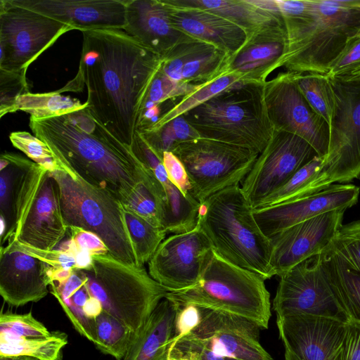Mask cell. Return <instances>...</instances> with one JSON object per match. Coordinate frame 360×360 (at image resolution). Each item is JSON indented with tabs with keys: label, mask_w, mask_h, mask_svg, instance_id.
<instances>
[{
	"label": "cell",
	"mask_w": 360,
	"mask_h": 360,
	"mask_svg": "<svg viewBox=\"0 0 360 360\" xmlns=\"http://www.w3.org/2000/svg\"><path fill=\"white\" fill-rule=\"evenodd\" d=\"M176 309L172 301L162 299L135 333L122 360H167Z\"/></svg>",
	"instance_id": "29"
},
{
	"label": "cell",
	"mask_w": 360,
	"mask_h": 360,
	"mask_svg": "<svg viewBox=\"0 0 360 360\" xmlns=\"http://www.w3.org/2000/svg\"><path fill=\"white\" fill-rule=\"evenodd\" d=\"M167 360H226L209 350L201 342L184 337L170 342Z\"/></svg>",
	"instance_id": "47"
},
{
	"label": "cell",
	"mask_w": 360,
	"mask_h": 360,
	"mask_svg": "<svg viewBox=\"0 0 360 360\" xmlns=\"http://www.w3.org/2000/svg\"><path fill=\"white\" fill-rule=\"evenodd\" d=\"M139 134L162 158L165 152H172L176 145L200 137L183 115L172 120L155 132Z\"/></svg>",
	"instance_id": "40"
},
{
	"label": "cell",
	"mask_w": 360,
	"mask_h": 360,
	"mask_svg": "<svg viewBox=\"0 0 360 360\" xmlns=\"http://www.w3.org/2000/svg\"><path fill=\"white\" fill-rule=\"evenodd\" d=\"M174 336L171 342L185 337L195 329L202 321V309L195 304L176 306Z\"/></svg>",
	"instance_id": "49"
},
{
	"label": "cell",
	"mask_w": 360,
	"mask_h": 360,
	"mask_svg": "<svg viewBox=\"0 0 360 360\" xmlns=\"http://www.w3.org/2000/svg\"><path fill=\"white\" fill-rule=\"evenodd\" d=\"M360 64V30L350 37L344 49L329 67L327 75L339 77Z\"/></svg>",
	"instance_id": "48"
},
{
	"label": "cell",
	"mask_w": 360,
	"mask_h": 360,
	"mask_svg": "<svg viewBox=\"0 0 360 360\" xmlns=\"http://www.w3.org/2000/svg\"><path fill=\"white\" fill-rule=\"evenodd\" d=\"M86 103L69 96H64L57 90L55 91L22 95L17 101L16 110L30 115V118L46 119L63 115L80 110Z\"/></svg>",
	"instance_id": "36"
},
{
	"label": "cell",
	"mask_w": 360,
	"mask_h": 360,
	"mask_svg": "<svg viewBox=\"0 0 360 360\" xmlns=\"http://www.w3.org/2000/svg\"><path fill=\"white\" fill-rule=\"evenodd\" d=\"M214 249L197 224L193 230L166 238L148 262L150 276L168 292L196 285Z\"/></svg>",
	"instance_id": "15"
},
{
	"label": "cell",
	"mask_w": 360,
	"mask_h": 360,
	"mask_svg": "<svg viewBox=\"0 0 360 360\" xmlns=\"http://www.w3.org/2000/svg\"><path fill=\"white\" fill-rule=\"evenodd\" d=\"M285 360H300L292 353L287 349H285Z\"/></svg>",
	"instance_id": "55"
},
{
	"label": "cell",
	"mask_w": 360,
	"mask_h": 360,
	"mask_svg": "<svg viewBox=\"0 0 360 360\" xmlns=\"http://www.w3.org/2000/svg\"><path fill=\"white\" fill-rule=\"evenodd\" d=\"M341 360H360V322L349 320L342 349Z\"/></svg>",
	"instance_id": "52"
},
{
	"label": "cell",
	"mask_w": 360,
	"mask_h": 360,
	"mask_svg": "<svg viewBox=\"0 0 360 360\" xmlns=\"http://www.w3.org/2000/svg\"><path fill=\"white\" fill-rule=\"evenodd\" d=\"M263 101L274 131L297 135L307 141L317 155L328 149L330 129L309 104L290 72H281L262 85Z\"/></svg>",
	"instance_id": "12"
},
{
	"label": "cell",
	"mask_w": 360,
	"mask_h": 360,
	"mask_svg": "<svg viewBox=\"0 0 360 360\" xmlns=\"http://www.w3.org/2000/svg\"><path fill=\"white\" fill-rule=\"evenodd\" d=\"M330 248L351 269L360 274V220L342 225Z\"/></svg>",
	"instance_id": "42"
},
{
	"label": "cell",
	"mask_w": 360,
	"mask_h": 360,
	"mask_svg": "<svg viewBox=\"0 0 360 360\" xmlns=\"http://www.w3.org/2000/svg\"><path fill=\"white\" fill-rule=\"evenodd\" d=\"M323 160L324 157H314L284 185L264 200L257 208L278 205L314 193V184L322 168Z\"/></svg>",
	"instance_id": "39"
},
{
	"label": "cell",
	"mask_w": 360,
	"mask_h": 360,
	"mask_svg": "<svg viewBox=\"0 0 360 360\" xmlns=\"http://www.w3.org/2000/svg\"><path fill=\"white\" fill-rule=\"evenodd\" d=\"M134 335L122 322L104 311L96 319L95 346L117 360L123 359Z\"/></svg>",
	"instance_id": "38"
},
{
	"label": "cell",
	"mask_w": 360,
	"mask_h": 360,
	"mask_svg": "<svg viewBox=\"0 0 360 360\" xmlns=\"http://www.w3.org/2000/svg\"><path fill=\"white\" fill-rule=\"evenodd\" d=\"M206 8L244 29L249 37L266 28L283 23L281 15L261 9L248 0H185ZM248 37V38H249Z\"/></svg>",
	"instance_id": "31"
},
{
	"label": "cell",
	"mask_w": 360,
	"mask_h": 360,
	"mask_svg": "<svg viewBox=\"0 0 360 360\" xmlns=\"http://www.w3.org/2000/svg\"><path fill=\"white\" fill-rule=\"evenodd\" d=\"M285 349L300 360H341L347 322L335 318L293 314L277 317Z\"/></svg>",
	"instance_id": "18"
},
{
	"label": "cell",
	"mask_w": 360,
	"mask_h": 360,
	"mask_svg": "<svg viewBox=\"0 0 360 360\" xmlns=\"http://www.w3.org/2000/svg\"><path fill=\"white\" fill-rule=\"evenodd\" d=\"M91 295L103 311L136 333L168 291L144 266H131L110 253L92 256L90 265L78 269Z\"/></svg>",
	"instance_id": "8"
},
{
	"label": "cell",
	"mask_w": 360,
	"mask_h": 360,
	"mask_svg": "<svg viewBox=\"0 0 360 360\" xmlns=\"http://www.w3.org/2000/svg\"><path fill=\"white\" fill-rule=\"evenodd\" d=\"M287 48L284 22L266 28L248 38L231 58L229 71L240 75L247 84H263L272 72L283 67Z\"/></svg>",
	"instance_id": "27"
},
{
	"label": "cell",
	"mask_w": 360,
	"mask_h": 360,
	"mask_svg": "<svg viewBox=\"0 0 360 360\" xmlns=\"http://www.w3.org/2000/svg\"><path fill=\"white\" fill-rule=\"evenodd\" d=\"M124 31L162 58L193 37L172 24L163 0H127Z\"/></svg>",
	"instance_id": "26"
},
{
	"label": "cell",
	"mask_w": 360,
	"mask_h": 360,
	"mask_svg": "<svg viewBox=\"0 0 360 360\" xmlns=\"http://www.w3.org/2000/svg\"><path fill=\"white\" fill-rule=\"evenodd\" d=\"M279 277L273 301L277 317L310 314L349 321L328 285L321 254L304 260Z\"/></svg>",
	"instance_id": "14"
},
{
	"label": "cell",
	"mask_w": 360,
	"mask_h": 360,
	"mask_svg": "<svg viewBox=\"0 0 360 360\" xmlns=\"http://www.w3.org/2000/svg\"><path fill=\"white\" fill-rule=\"evenodd\" d=\"M76 76L58 91L86 88V108L113 136L131 146L162 58L123 30L82 32Z\"/></svg>",
	"instance_id": "1"
},
{
	"label": "cell",
	"mask_w": 360,
	"mask_h": 360,
	"mask_svg": "<svg viewBox=\"0 0 360 360\" xmlns=\"http://www.w3.org/2000/svg\"><path fill=\"white\" fill-rule=\"evenodd\" d=\"M55 269L10 245L0 251V294L8 304L20 307L45 297Z\"/></svg>",
	"instance_id": "22"
},
{
	"label": "cell",
	"mask_w": 360,
	"mask_h": 360,
	"mask_svg": "<svg viewBox=\"0 0 360 360\" xmlns=\"http://www.w3.org/2000/svg\"><path fill=\"white\" fill-rule=\"evenodd\" d=\"M173 26L193 38L212 43L231 58L247 43L246 31L233 22L185 0H163Z\"/></svg>",
	"instance_id": "23"
},
{
	"label": "cell",
	"mask_w": 360,
	"mask_h": 360,
	"mask_svg": "<svg viewBox=\"0 0 360 360\" xmlns=\"http://www.w3.org/2000/svg\"><path fill=\"white\" fill-rule=\"evenodd\" d=\"M68 344V336L53 331L46 338H0V356H27L39 360H61L63 349Z\"/></svg>",
	"instance_id": "35"
},
{
	"label": "cell",
	"mask_w": 360,
	"mask_h": 360,
	"mask_svg": "<svg viewBox=\"0 0 360 360\" xmlns=\"http://www.w3.org/2000/svg\"><path fill=\"white\" fill-rule=\"evenodd\" d=\"M82 32L101 29L124 30L127 0H11Z\"/></svg>",
	"instance_id": "21"
},
{
	"label": "cell",
	"mask_w": 360,
	"mask_h": 360,
	"mask_svg": "<svg viewBox=\"0 0 360 360\" xmlns=\"http://www.w3.org/2000/svg\"><path fill=\"white\" fill-rule=\"evenodd\" d=\"M282 18L288 40L283 67L327 75L348 39L360 30V1L310 0L306 14Z\"/></svg>",
	"instance_id": "3"
},
{
	"label": "cell",
	"mask_w": 360,
	"mask_h": 360,
	"mask_svg": "<svg viewBox=\"0 0 360 360\" xmlns=\"http://www.w3.org/2000/svg\"><path fill=\"white\" fill-rule=\"evenodd\" d=\"M131 148L148 174L154 176L162 186L169 181L163 165L162 158L155 152L138 131L135 134Z\"/></svg>",
	"instance_id": "46"
},
{
	"label": "cell",
	"mask_w": 360,
	"mask_h": 360,
	"mask_svg": "<svg viewBox=\"0 0 360 360\" xmlns=\"http://www.w3.org/2000/svg\"><path fill=\"white\" fill-rule=\"evenodd\" d=\"M262 85L238 84L183 116L202 138L259 154L274 133L265 109Z\"/></svg>",
	"instance_id": "5"
},
{
	"label": "cell",
	"mask_w": 360,
	"mask_h": 360,
	"mask_svg": "<svg viewBox=\"0 0 360 360\" xmlns=\"http://www.w3.org/2000/svg\"><path fill=\"white\" fill-rule=\"evenodd\" d=\"M162 162L169 181L186 196L195 199L188 174L181 161L172 152H165Z\"/></svg>",
	"instance_id": "50"
},
{
	"label": "cell",
	"mask_w": 360,
	"mask_h": 360,
	"mask_svg": "<svg viewBox=\"0 0 360 360\" xmlns=\"http://www.w3.org/2000/svg\"><path fill=\"white\" fill-rule=\"evenodd\" d=\"M172 152L184 165L193 195L200 204L224 188L239 185L259 155L247 148L202 137L181 143Z\"/></svg>",
	"instance_id": "9"
},
{
	"label": "cell",
	"mask_w": 360,
	"mask_h": 360,
	"mask_svg": "<svg viewBox=\"0 0 360 360\" xmlns=\"http://www.w3.org/2000/svg\"><path fill=\"white\" fill-rule=\"evenodd\" d=\"M231 60L214 44L191 38L162 58L160 71L176 82L201 86L229 72Z\"/></svg>",
	"instance_id": "24"
},
{
	"label": "cell",
	"mask_w": 360,
	"mask_h": 360,
	"mask_svg": "<svg viewBox=\"0 0 360 360\" xmlns=\"http://www.w3.org/2000/svg\"><path fill=\"white\" fill-rule=\"evenodd\" d=\"M58 188L64 221L97 235L109 253L131 266L138 264L127 226L122 203L111 193L92 186L59 165L49 172Z\"/></svg>",
	"instance_id": "7"
},
{
	"label": "cell",
	"mask_w": 360,
	"mask_h": 360,
	"mask_svg": "<svg viewBox=\"0 0 360 360\" xmlns=\"http://www.w3.org/2000/svg\"><path fill=\"white\" fill-rule=\"evenodd\" d=\"M70 238L76 250L91 255L109 253L103 241L95 233L78 227H70Z\"/></svg>",
	"instance_id": "51"
},
{
	"label": "cell",
	"mask_w": 360,
	"mask_h": 360,
	"mask_svg": "<svg viewBox=\"0 0 360 360\" xmlns=\"http://www.w3.org/2000/svg\"><path fill=\"white\" fill-rule=\"evenodd\" d=\"M360 188L352 184H334L304 197L253 210L263 233L271 238L283 230L319 214L345 210L356 204Z\"/></svg>",
	"instance_id": "20"
},
{
	"label": "cell",
	"mask_w": 360,
	"mask_h": 360,
	"mask_svg": "<svg viewBox=\"0 0 360 360\" xmlns=\"http://www.w3.org/2000/svg\"><path fill=\"white\" fill-rule=\"evenodd\" d=\"M75 30L35 11L0 1V70H27L65 33Z\"/></svg>",
	"instance_id": "11"
},
{
	"label": "cell",
	"mask_w": 360,
	"mask_h": 360,
	"mask_svg": "<svg viewBox=\"0 0 360 360\" xmlns=\"http://www.w3.org/2000/svg\"><path fill=\"white\" fill-rule=\"evenodd\" d=\"M123 212L127 226L134 246L139 266L148 263L167 233L165 229L156 226L127 206Z\"/></svg>",
	"instance_id": "37"
},
{
	"label": "cell",
	"mask_w": 360,
	"mask_h": 360,
	"mask_svg": "<svg viewBox=\"0 0 360 360\" xmlns=\"http://www.w3.org/2000/svg\"><path fill=\"white\" fill-rule=\"evenodd\" d=\"M51 333L31 311L25 314L1 312L0 314V338H46Z\"/></svg>",
	"instance_id": "41"
},
{
	"label": "cell",
	"mask_w": 360,
	"mask_h": 360,
	"mask_svg": "<svg viewBox=\"0 0 360 360\" xmlns=\"http://www.w3.org/2000/svg\"><path fill=\"white\" fill-rule=\"evenodd\" d=\"M316 155L315 150L302 138L274 131L241 182V190L250 207L257 208Z\"/></svg>",
	"instance_id": "13"
},
{
	"label": "cell",
	"mask_w": 360,
	"mask_h": 360,
	"mask_svg": "<svg viewBox=\"0 0 360 360\" xmlns=\"http://www.w3.org/2000/svg\"><path fill=\"white\" fill-rule=\"evenodd\" d=\"M240 83L247 84L240 75L234 72H228L220 77L201 86L190 94L182 97L179 102L163 112L155 123L139 128L137 131L141 134L155 132L176 117L184 115L187 112Z\"/></svg>",
	"instance_id": "32"
},
{
	"label": "cell",
	"mask_w": 360,
	"mask_h": 360,
	"mask_svg": "<svg viewBox=\"0 0 360 360\" xmlns=\"http://www.w3.org/2000/svg\"><path fill=\"white\" fill-rule=\"evenodd\" d=\"M202 321L185 337L201 342L215 355L236 360H273L259 342L260 328L230 314L202 308Z\"/></svg>",
	"instance_id": "19"
},
{
	"label": "cell",
	"mask_w": 360,
	"mask_h": 360,
	"mask_svg": "<svg viewBox=\"0 0 360 360\" xmlns=\"http://www.w3.org/2000/svg\"><path fill=\"white\" fill-rule=\"evenodd\" d=\"M198 224L220 257L264 280L274 276L270 238L261 230L239 185L207 198L201 204Z\"/></svg>",
	"instance_id": "4"
},
{
	"label": "cell",
	"mask_w": 360,
	"mask_h": 360,
	"mask_svg": "<svg viewBox=\"0 0 360 360\" xmlns=\"http://www.w3.org/2000/svg\"><path fill=\"white\" fill-rule=\"evenodd\" d=\"M9 139L15 148L49 172L59 167L49 147L37 136L25 131H18L11 133Z\"/></svg>",
	"instance_id": "43"
},
{
	"label": "cell",
	"mask_w": 360,
	"mask_h": 360,
	"mask_svg": "<svg viewBox=\"0 0 360 360\" xmlns=\"http://www.w3.org/2000/svg\"><path fill=\"white\" fill-rule=\"evenodd\" d=\"M68 230L61 212L57 185L48 171L14 240L50 251L56 249Z\"/></svg>",
	"instance_id": "25"
},
{
	"label": "cell",
	"mask_w": 360,
	"mask_h": 360,
	"mask_svg": "<svg viewBox=\"0 0 360 360\" xmlns=\"http://www.w3.org/2000/svg\"><path fill=\"white\" fill-rule=\"evenodd\" d=\"M0 360H39L27 356H0Z\"/></svg>",
	"instance_id": "54"
},
{
	"label": "cell",
	"mask_w": 360,
	"mask_h": 360,
	"mask_svg": "<svg viewBox=\"0 0 360 360\" xmlns=\"http://www.w3.org/2000/svg\"><path fill=\"white\" fill-rule=\"evenodd\" d=\"M165 198L162 205L161 224L167 233H182L198 224L201 204L186 196L170 181L163 185Z\"/></svg>",
	"instance_id": "33"
},
{
	"label": "cell",
	"mask_w": 360,
	"mask_h": 360,
	"mask_svg": "<svg viewBox=\"0 0 360 360\" xmlns=\"http://www.w3.org/2000/svg\"><path fill=\"white\" fill-rule=\"evenodd\" d=\"M345 210L319 214L270 238V264L281 276L304 260L321 254L342 226Z\"/></svg>",
	"instance_id": "17"
},
{
	"label": "cell",
	"mask_w": 360,
	"mask_h": 360,
	"mask_svg": "<svg viewBox=\"0 0 360 360\" xmlns=\"http://www.w3.org/2000/svg\"><path fill=\"white\" fill-rule=\"evenodd\" d=\"M260 275L235 265L214 251L199 282L165 298L176 306L188 304L237 316L268 328L271 317L270 294Z\"/></svg>",
	"instance_id": "6"
},
{
	"label": "cell",
	"mask_w": 360,
	"mask_h": 360,
	"mask_svg": "<svg viewBox=\"0 0 360 360\" xmlns=\"http://www.w3.org/2000/svg\"><path fill=\"white\" fill-rule=\"evenodd\" d=\"M27 70L6 71L0 70V117L17 111L18 99L30 93Z\"/></svg>",
	"instance_id": "44"
},
{
	"label": "cell",
	"mask_w": 360,
	"mask_h": 360,
	"mask_svg": "<svg viewBox=\"0 0 360 360\" xmlns=\"http://www.w3.org/2000/svg\"><path fill=\"white\" fill-rule=\"evenodd\" d=\"M226 360H236V359H229V358H225Z\"/></svg>",
	"instance_id": "56"
},
{
	"label": "cell",
	"mask_w": 360,
	"mask_h": 360,
	"mask_svg": "<svg viewBox=\"0 0 360 360\" xmlns=\"http://www.w3.org/2000/svg\"><path fill=\"white\" fill-rule=\"evenodd\" d=\"M48 171L18 154L0 158L1 244L13 241Z\"/></svg>",
	"instance_id": "16"
},
{
	"label": "cell",
	"mask_w": 360,
	"mask_h": 360,
	"mask_svg": "<svg viewBox=\"0 0 360 360\" xmlns=\"http://www.w3.org/2000/svg\"><path fill=\"white\" fill-rule=\"evenodd\" d=\"M294 80L309 104L329 126L336 111V98L330 78L324 74L292 72Z\"/></svg>",
	"instance_id": "34"
},
{
	"label": "cell",
	"mask_w": 360,
	"mask_h": 360,
	"mask_svg": "<svg viewBox=\"0 0 360 360\" xmlns=\"http://www.w3.org/2000/svg\"><path fill=\"white\" fill-rule=\"evenodd\" d=\"M49 287L75 330L94 344L96 319L103 308L91 295L80 271L74 269L56 272Z\"/></svg>",
	"instance_id": "28"
},
{
	"label": "cell",
	"mask_w": 360,
	"mask_h": 360,
	"mask_svg": "<svg viewBox=\"0 0 360 360\" xmlns=\"http://www.w3.org/2000/svg\"><path fill=\"white\" fill-rule=\"evenodd\" d=\"M341 82H360V64L351 69L343 75L335 78Z\"/></svg>",
	"instance_id": "53"
},
{
	"label": "cell",
	"mask_w": 360,
	"mask_h": 360,
	"mask_svg": "<svg viewBox=\"0 0 360 360\" xmlns=\"http://www.w3.org/2000/svg\"><path fill=\"white\" fill-rule=\"evenodd\" d=\"M330 79L336 111L330 127L328 153L314 184V193L334 183L360 178V82Z\"/></svg>",
	"instance_id": "10"
},
{
	"label": "cell",
	"mask_w": 360,
	"mask_h": 360,
	"mask_svg": "<svg viewBox=\"0 0 360 360\" xmlns=\"http://www.w3.org/2000/svg\"><path fill=\"white\" fill-rule=\"evenodd\" d=\"M35 136L47 144L58 163L86 183L107 191L126 205L137 188L156 179L129 146L89 112L80 110L46 119H30Z\"/></svg>",
	"instance_id": "2"
},
{
	"label": "cell",
	"mask_w": 360,
	"mask_h": 360,
	"mask_svg": "<svg viewBox=\"0 0 360 360\" xmlns=\"http://www.w3.org/2000/svg\"><path fill=\"white\" fill-rule=\"evenodd\" d=\"M201 86L176 82L168 78L160 70L150 85L143 111L177 97L182 98Z\"/></svg>",
	"instance_id": "45"
},
{
	"label": "cell",
	"mask_w": 360,
	"mask_h": 360,
	"mask_svg": "<svg viewBox=\"0 0 360 360\" xmlns=\"http://www.w3.org/2000/svg\"><path fill=\"white\" fill-rule=\"evenodd\" d=\"M326 278L349 320L360 322V274L351 269L330 248L321 253Z\"/></svg>",
	"instance_id": "30"
}]
</instances>
